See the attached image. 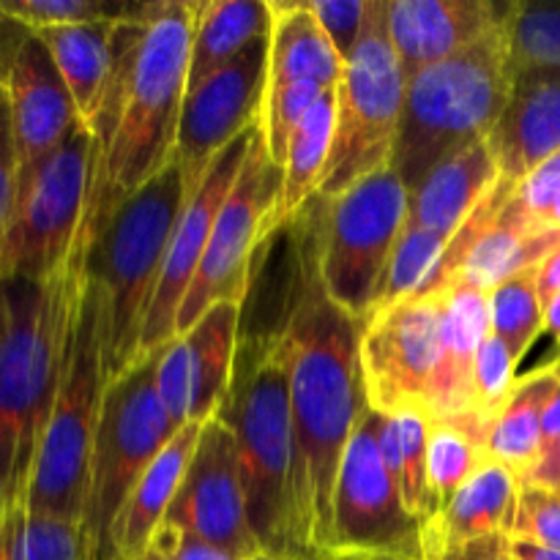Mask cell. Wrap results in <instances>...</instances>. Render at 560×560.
I'll return each mask as SVG.
<instances>
[{"label":"cell","mask_w":560,"mask_h":560,"mask_svg":"<svg viewBox=\"0 0 560 560\" xmlns=\"http://www.w3.org/2000/svg\"><path fill=\"white\" fill-rule=\"evenodd\" d=\"M560 443V386L556 392V397L550 399L545 410V421H541V452L550 446Z\"/></svg>","instance_id":"48"},{"label":"cell","mask_w":560,"mask_h":560,"mask_svg":"<svg viewBox=\"0 0 560 560\" xmlns=\"http://www.w3.org/2000/svg\"><path fill=\"white\" fill-rule=\"evenodd\" d=\"M323 197H312L290 230V277L279 317L290 350V410L295 438V536L301 560L331 552L334 490L345 448L366 413L361 372L364 320L326 293L320 271Z\"/></svg>","instance_id":"1"},{"label":"cell","mask_w":560,"mask_h":560,"mask_svg":"<svg viewBox=\"0 0 560 560\" xmlns=\"http://www.w3.org/2000/svg\"><path fill=\"white\" fill-rule=\"evenodd\" d=\"M512 69H560V0H514L506 25Z\"/></svg>","instance_id":"36"},{"label":"cell","mask_w":560,"mask_h":560,"mask_svg":"<svg viewBox=\"0 0 560 560\" xmlns=\"http://www.w3.org/2000/svg\"><path fill=\"white\" fill-rule=\"evenodd\" d=\"M16 180H20V159H16L14 129H11L9 98L0 82V238L5 233L16 200Z\"/></svg>","instance_id":"44"},{"label":"cell","mask_w":560,"mask_h":560,"mask_svg":"<svg viewBox=\"0 0 560 560\" xmlns=\"http://www.w3.org/2000/svg\"><path fill=\"white\" fill-rule=\"evenodd\" d=\"M0 560H93V550L80 520L16 501L0 512Z\"/></svg>","instance_id":"33"},{"label":"cell","mask_w":560,"mask_h":560,"mask_svg":"<svg viewBox=\"0 0 560 560\" xmlns=\"http://www.w3.org/2000/svg\"><path fill=\"white\" fill-rule=\"evenodd\" d=\"M503 556H506V536H487V539L452 547V550L438 552L427 560H503Z\"/></svg>","instance_id":"45"},{"label":"cell","mask_w":560,"mask_h":560,"mask_svg":"<svg viewBox=\"0 0 560 560\" xmlns=\"http://www.w3.org/2000/svg\"><path fill=\"white\" fill-rule=\"evenodd\" d=\"M405 85L388 33V0H370L364 31L337 85V126L317 197L334 200L392 164Z\"/></svg>","instance_id":"9"},{"label":"cell","mask_w":560,"mask_h":560,"mask_svg":"<svg viewBox=\"0 0 560 560\" xmlns=\"http://www.w3.org/2000/svg\"><path fill=\"white\" fill-rule=\"evenodd\" d=\"M238 448L246 514L260 552L301 560L295 536V438L290 350L282 323L241 326L233 381L217 410Z\"/></svg>","instance_id":"3"},{"label":"cell","mask_w":560,"mask_h":560,"mask_svg":"<svg viewBox=\"0 0 560 560\" xmlns=\"http://www.w3.org/2000/svg\"><path fill=\"white\" fill-rule=\"evenodd\" d=\"M164 523L233 556L249 560L262 556L246 514L238 448L219 416L202 421L200 441Z\"/></svg>","instance_id":"16"},{"label":"cell","mask_w":560,"mask_h":560,"mask_svg":"<svg viewBox=\"0 0 560 560\" xmlns=\"http://www.w3.org/2000/svg\"><path fill=\"white\" fill-rule=\"evenodd\" d=\"M244 304H213L186 334L164 345L156 364V392L178 427L202 424L222 408L233 381Z\"/></svg>","instance_id":"18"},{"label":"cell","mask_w":560,"mask_h":560,"mask_svg":"<svg viewBox=\"0 0 560 560\" xmlns=\"http://www.w3.org/2000/svg\"><path fill=\"white\" fill-rule=\"evenodd\" d=\"M202 424L191 421L175 432L173 441L159 452L151 468L137 481L135 492L120 509L113 528V550L115 560H140L151 545L153 534L167 517L170 503L178 495V487L184 481L186 468L191 463L197 441H200Z\"/></svg>","instance_id":"24"},{"label":"cell","mask_w":560,"mask_h":560,"mask_svg":"<svg viewBox=\"0 0 560 560\" xmlns=\"http://www.w3.org/2000/svg\"><path fill=\"white\" fill-rule=\"evenodd\" d=\"M520 481L495 459H487L446 509L421 525L424 560L487 536H506L517 506Z\"/></svg>","instance_id":"22"},{"label":"cell","mask_w":560,"mask_h":560,"mask_svg":"<svg viewBox=\"0 0 560 560\" xmlns=\"http://www.w3.org/2000/svg\"><path fill=\"white\" fill-rule=\"evenodd\" d=\"M107 386L104 299L98 284L82 271L58 394L44 427L27 492L22 498L33 512L58 514L82 523L93 438Z\"/></svg>","instance_id":"7"},{"label":"cell","mask_w":560,"mask_h":560,"mask_svg":"<svg viewBox=\"0 0 560 560\" xmlns=\"http://www.w3.org/2000/svg\"><path fill=\"white\" fill-rule=\"evenodd\" d=\"M506 552L514 560H560V552L534 545L525 539H506Z\"/></svg>","instance_id":"49"},{"label":"cell","mask_w":560,"mask_h":560,"mask_svg":"<svg viewBox=\"0 0 560 560\" xmlns=\"http://www.w3.org/2000/svg\"><path fill=\"white\" fill-rule=\"evenodd\" d=\"M536 288H539L541 306L550 304L552 299L560 293V244L547 255V260L539 266V279H536Z\"/></svg>","instance_id":"47"},{"label":"cell","mask_w":560,"mask_h":560,"mask_svg":"<svg viewBox=\"0 0 560 560\" xmlns=\"http://www.w3.org/2000/svg\"><path fill=\"white\" fill-rule=\"evenodd\" d=\"M159 353L162 348L140 355L124 375L109 381L104 392L82 512L93 560H115L113 528L120 509L159 452L180 430L159 399Z\"/></svg>","instance_id":"8"},{"label":"cell","mask_w":560,"mask_h":560,"mask_svg":"<svg viewBox=\"0 0 560 560\" xmlns=\"http://www.w3.org/2000/svg\"><path fill=\"white\" fill-rule=\"evenodd\" d=\"M113 27L115 22H93L33 31L47 44L85 126L96 118L113 69Z\"/></svg>","instance_id":"29"},{"label":"cell","mask_w":560,"mask_h":560,"mask_svg":"<svg viewBox=\"0 0 560 560\" xmlns=\"http://www.w3.org/2000/svg\"><path fill=\"white\" fill-rule=\"evenodd\" d=\"M180 167L170 162L156 178L126 197L88 238L85 273L104 299L109 381L140 359V337L175 224L186 206Z\"/></svg>","instance_id":"6"},{"label":"cell","mask_w":560,"mask_h":560,"mask_svg":"<svg viewBox=\"0 0 560 560\" xmlns=\"http://www.w3.org/2000/svg\"><path fill=\"white\" fill-rule=\"evenodd\" d=\"M268 49L271 33L246 44L217 74L186 91L173 151L186 197L195 195L219 153L260 120L268 91Z\"/></svg>","instance_id":"15"},{"label":"cell","mask_w":560,"mask_h":560,"mask_svg":"<svg viewBox=\"0 0 560 560\" xmlns=\"http://www.w3.org/2000/svg\"><path fill=\"white\" fill-rule=\"evenodd\" d=\"M257 129H260V120L249 126L241 137H235L219 153L217 162L211 164V170L202 178V184L197 186L195 195L186 200L184 213H180L178 224H175L173 241H170L167 257H164L162 277H159L156 290H153L145 323H142L140 355L153 353V350L164 348V345L175 339V323H178L180 304H184L186 293H189L191 282H195V273L200 268L202 255H206L208 241H211L213 224H217L219 211H222L230 189H233L241 170H244Z\"/></svg>","instance_id":"17"},{"label":"cell","mask_w":560,"mask_h":560,"mask_svg":"<svg viewBox=\"0 0 560 560\" xmlns=\"http://www.w3.org/2000/svg\"><path fill=\"white\" fill-rule=\"evenodd\" d=\"M512 3L495 0H388V33L405 77L506 27Z\"/></svg>","instance_id":"20"},{"label":"cell","mask_w":560,"mask_h":560,"mask_svg":"<svg viewBox=\"0 0 560 560\" xmlns=\"http://www.w3.org/2000/svg\"><path fill=\"white\" fill-rule=\"evenodd\" d=\"M140 560H249V558H241L228 550H219V547L208 545V541L197 539V536L186 534V530L175 528V525L162 523L156 534H153L145 556Z\"/></svg>","instance_id":"43"},{"label":"cell","mask_w":560,"mask_h":560,"mask_svg":"<svg viewBox=\"0 0 560 560\" xmlns=\"http://www.w3.org/2000/svg\"><path fill=\"white\" fill-rule=\"evenodd\" d=\"M334 126H337V91H326L290 140L277 206L279 230L293 222L312 197H317L328 153H331Z\"/></svg>","instance_id":"31"},{"label":"cell","mask_w":560,"mask_h":560,"mask_svg":"<svg viewBox=\"0 0 560 560\" xmlns=\"http://www.w3.org/2000/svg\"><path fill=\"white\" fill-rule=\"evenodd\" d=\"M560 197V151L552 153L547 162H541L523 184L517 186V191L512 195V202L525 213L528 219H534L536 224L545 222L547 211L556 206ZM545 228V224H541Z\"/></svg>","instance_id":"42"},{"label":"cell","mask_w":560,"mask_h":560,"mask_svg":"<svg viewBox=\"0 0 560 560\" xmlns=\"http://www.w3.org/2000/svg\"><path fill=\"white\" fill-rule=\"evenodd\" d=\"M503 560H514L512 556H509V552H506V556H503Z\"/></svg>","instance_id":"55"},{"label":"cell","mask_w":560,"mask_h":560,"mask_svg":"<svg viewBox=\"0 0 560 560\" xmlns=\"http://www.w3.org/2000/svg\"><path fill=\"white\" fill-rule=\"evenodd\" d=\"M506 539H525L560 552V492L536 485H520Z\"/></svg>","instance_id":"39"},{"label":"cell","mask_w":560,"mask_h":560,"mask_svg":"<svg viewBox=\"0 0 560 560\" xmlns=\"http://www.w3.org/2000/svg\"><path fill=\"white\" fill-rule=\"evenodd\" d=\"M558 244L560 230L541 228L509 200L468 252L457 279L490 295L514 273L541 266Z\"/></svg>","instance_id":"26"},{"label":"cell","mask_w":560,"mask_h":560,"mask_svg":"<svg viewBox=\"0 0 560 560\" xmlns=\"http://www.w3.org/2000/svg\"><path fill=\"white\" fill-rule=\"evenodd\" d=\"M495 419L470 413L432 419L427 443V481H430L432 517L452 503L465 481L490 459V432Z\"/></svg>","instance_id":"28"},{"label":"cell","mask_w":560,"mask_h":560,"mask_svg":"<svg viewBox=\"0 0 560 560\" xmlns=\"http://www.w3.org/2000/svg\"><path fill=\"white\" fill-rule=\"evenodd\" d=\"M88 238L55 277L0 282V512L22 501L58 394Z\"/></svg>","instance_id":"2"},{"label":"cell","mask_w":560,"mask_h":560,"mask_svg":"<svg viewBox=\"0 0 560 560\" xmlns=\"http://www.w3.org/2000/svg\"><path fill=\"white\" fill-rule=\"evenodd\" d=\"M536 279H539V266L525 268L490 293L492 334L512 350L514 361L528 353L545 328V306H541Z\"/></svg>","instance_id":"34"},{"label":"cell","mask_w":560,"mask_h":560,"mask_svg":"<svg viewBox=\"0 0 560 560\" xmlns=\"http://www.w3.org/2000/svg\"><path fill=\"white\" fill-rule=\"evenodd\" d=\"M93 175V135L77 124L52 153L20 170L16 200L0 238L3 279L55 277L74 252Z\"/></svg>","instance_id":"10"},{"label":"cell","mask_w":560,"mask_h":560,"mask_svg":"<svg viewBox=\"0 0 560 560\" xmlns=\"http://www.w3.org/2000/svg\"><path fill=\"white\" fill-rule=\"evenodd\" d=\"M523 485H536L545 487V490L560 492V443L541 452L539 463H536L534 470L525 476Z\"/></svg>","instance_id":"46"},{"label":"cell","mask_w":560,"mask_h":560,"mask_svg":"<svg viewBox=\"0 0 560 560\" xmlns=\"http://www.w3.org/2000/svg\"><path fill=\"white\" fill-rule=\"evenodd\" d=\"M552 366H556V372H558V375H560V359L556 361V364H552Z\"/></svg>","instance_id":"54"},{"label":"cell","mask_w":560,"mask_h":560,"mask_svg":"<svg viewBox=\"0 0 560 560\" xmlns=\"http://www.w3.org/2000/svg\"><path fill=\"white\" fill-rule=\"evenodd\" d=\"M560 375L556 366L534 372L514 383L512 397L498 413L490 432V459L512 470L523 485L541 457V421L550 399L556 397Z\"/></svg>","instance_id":"30"},{"label":"cell","mask_w":560,"mask_h":560,"mask_svg":"<svg viewBox=\"0 0 560 560\" xmlns=\"http://www.w3.org/2000/svg\"><path fill=\"white\" fill-rule=\"evenodd\" d=\"M140 9L142 3H109V0H0V14L25 31L124 22Z\"/></svg>","instance_id":"37"},{"label":"cell","mask_w":560,"mask_h":560,"mask_svg":"<svg viewBox=\"0 0 560 560\" xmlns=\"http://www.w3.org/2000/svg\"><path fill=\"white\" fill-rule=\"evenodd\" d=\"M446 295H410L364 317L361 372L377 413L424 408L443 366Z\"/></svg>","instance_id":"14"},{"label":"cell","mask_w":560,"mask_h":560,"mask_svg":"<svg viewBox=\"0 0 560 560\" xmlns=\"http://www.w3.org/2000/svg\"><path fill=\"white\" fill-rule=\"evenodd\" d=\"M430 413L424 408H399L381 413L377 446L381 457L402 495L405 509L421 525L432 517L430 481H427V443H430Z\"/></svg>","instance_id":"32"},{"label":"cell","mask_w":560,"mask_h":560,"mask_svg":"<svg viewBox=\"0 0 560 560\" xmlns=\"http://www.w3.org/2000/svg\"><path fill=\"white\" fill-rule=\"evenodd\" d=\"M512 80L506 27L410 77L392 153V170L410 191L448 156L490 137Z\"/></svg>","instance_id":"5"},{"label":"cell","mask_w":560,"mask_h":560,"mask_svg":"<svg viewBox=\"0 0 560 560\" xmlns=\"http://www.w3.org/2000/svg\"><path fill=\"white\" fill-rule=\"evenodd\" d=\"M545 328L552 334V337H556V342L560 345V293L545 306Z\"/></svg>","instance_id":"50"},{"label":"cell","mask_w":560,"mask_h":560,"mask_svg":"<svg viewBox=\"0 0 560 560\" xmlns=\"http://www.w3.org/2000/svg\"><path fill=\"white\" fill-rule=\"evenodd\" d=\"M498 180L501 170L487 140L474 142L438 164L419 189L410 191L408 224L452 241Z\"/></svg>","instance_id":"23"},{"label":"cell","mask_w":560,"mask_h":560,"mask_svg":"<svg viewBox=\"0 0 560 560\" xmlns=\"http://www.w3.org/2000/svg\"><path fill=\"white\" fill-rule=\"evenodd\" d=\"M345 60L323 31L310 0H273L271 49H268V88L317 82L337 88Z\"/></svg>","instance_id":"25"},{"label":"cell","mask_w":560,"mask_h":560,"mask_svg":"<svg viewBox=\"0 0 560 560\" xmlns=\"http://www.w3.org/2000/svg\"><path fill=\"white\" fill-rule=\"evenodd\" d=\"M326 91H337V88H323L317 82H293V85L268 88L266 104H262L260 113V131L273 164L284 167L295 129Z\"/></svg>","instance_id":"38"},{"label":"cell","mask_w":560,"mask_h":560,"mask_svg":"<svg viewBox=\"0 0 560 560\" xmlns=\"http://www.w3.org/2000/svg\"><path fill=\"white\" fill-rule=\"evenodd\" d=\"M0 82L9 98L20 170L42 162L82 124L47 44L33 31L22 27L14 38L0 66Z\"/></svg>","instance_id":"19"},{"label":"cell","mask_w":560,"mask_h":560,"mask_svg":"<svg viewBox=\"0 0 560 560\" xmlns=\"http://www.w3.org/2000/svg\"><path fill=\"white\" fill-rule=\"evenodd\" d=\"M501 180L517 189L560 151V69H517L509 102L487 137Z\"/></svg>","instance_id":"21"},{"label":"cell","mask_w":560,"mask_h":560,"mask_svg":"<svg viewBox=\"0 0 560 560\" xmlns=\"http://www.w3.org/2000/svg\"><path fill=\"white\" fill-rule=\"evenodd\" d=\"M271 33L268 0H211L197 5L195 38H191L189 82L186 91L217 74L246 44Z\"/></svg>","instance_id":"27"},{"label":"cell","mask_w":560,"mask_h":560,"mask_svg":"<svg viewBox=\"0 0 560 560\" xmlns=\"http://www.w3.org/2000/svg\"><path fill=\"white\" fill-rule=\"evenodd\" d=\"M545 228H552V230H560V197L556 200V206L550 208V211H547V217H545Z\"/></svg>","instance_id":"51"},{"label":"cell","mask_w":560,"mask_h":560,"mask_svg":"<svg viewBox=\"0 0 560 560\" xmlns=\"http://www.w3.org/2000/svg\"><path fill=\"white\" fill-rule=\"evenodd\" d=\"M514 370H517V361H514L512 350H509L495 334H490V337L481 342L474 366V394L476 410H479V413L498 419V413H501V408L506 405V399L512 397L514 383H517Z\"/></svg>","instance_id":"40"},{"label":"cell","mask_w":560,"mask_h":560,"mask_svg":"<svg viewBox=\"0 0 560 560\" xmlns=\"http://www.w3.org/2000/svg\"><path fill=\"white\" fill-rule=\"evenodd\" d=\"M197 5L191 0L151 3L148 31L120 102L109 151L91 175L82 219L85 238H93L126 197L173 162L189 82Z\"/></svg>","instance_id":"4"},{"label":"cell","mask_w":560,"mask_h":560,"mask_svg":"<svg viewBox=\"0 0 560 560\" xmlns=\"http://www.w3.org/2000/svg\"><path fill=\"white\" fill-rule=\"evenodd\" d=\"M446 244V238L430 233V230L405 224L402 235H399L397 244H394L392 257H388L386 268H383L381 273V282H377L370 315L372 312L397 304V301L410 299V295H419V290L424 288L427 279L435 271Z\"/></svg>","instance_id":"35"},{"label":"cell","mask_w":560,"mask_h":560,"mask_svg":"<svg viewBox=\"0 0 560 560\" xmlns=\"http://www.w3.org/2000/svg\"><path fill=\"white\" fill-rule=\"evenodd\" d=\"M310 5L312 11H315L317 20H320L323 31H326L328 38H331L339 58L348 63L355 44H359L361 31H364L370 3H364V0H342V3H331V0H310Z\"/></svg>","instance_id":"41"},{"label":"cell","mask_w":560,"mask_h":560,"mask_svg":"<svg viewBox=\"0 0 560 560\" xmlns=\"http://www.w3.org/2000/svg\"><path fill=\"white\" fill-rule=\"evenodd\" d=\"M279 191H282V167L268 156L262 131L257 129L244 170L213 224L195 282L180 304L175 337L189 331L213 304L222 301L246 304L260 244L279 233Z\"/></svg>","instance_id":"12"},{"label":"cell","mask_w":560,"mask_h":560,"mask_svg":"<svg viewBox=\"0 0 560 560\" xmlns=\"http://www.w3.org/2000/svg\"><path fill=\"white\" fill-rule=\"evenodd\" d=\"M255 560H290V558H279V556H266V552H262V556H257Z\"/></svg>","instance_id":"53"},{"label":"cell","mask_w":560,"mask_h":560,"mask_svg":"<svg viewBox=\"0 0 560 560\" xmlns=\"http://www.w3.org/2000/svg\"><path fill=\"white\" fill-rule=\"evenodd\" d=\"M326 560H375V558H361V556H328Z\"/></svg>","instance_id":"52"},{"label":"cell","mask_w":560,"mask_h":560,"mask_svg":"<svg viewBox=\"0 0 560 560\" xmlns=\"http://www.w3.org/2000/svg\"><path fill=\"white\" fill-rule=\"evenodd\" d=\"M381 413L366 408L345 448L334 490L331 552L386 560H424L421 523L405 509L377 446Z\"/></svg>","instance_id":"13"},{"label":"cell","mask_w":560,"mask_h":560,"mask_svg":"<svg viewBox=\"0 0 560 560\" xmlns=\"http://www.w3.org/2000/svg\"><path fill=\"white\" fill-rule=\"evenodd\" d=\"M410 189L388 164L323 208L320 271L326 293L364 320L394 244L408 224Z\"/></svg>","instance_id":"11"}]
</instances>
